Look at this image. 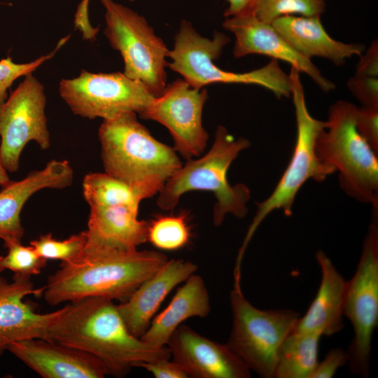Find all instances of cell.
I'll return each mask as SVG.
<instances>
[{"mask_svg":"<svg viewBox=\"0 0 378 378\" xmlns=\"http://www.w3.org/2000/svg\"><path fill=\"white\" fill-rule=\"evenodd\" d=\"M113 300L87 297L70 302L48 330L46 340L88 353L106 374L127 375L136 363L169 359L168 347L155 348L134 336Z\"/></svg>","mask_w":378,"mask_h":378,"instance_id":"obj_1","label":"cell"},{"mask_svg":"<svg viewBox=\"0 0 378 378\" xmlns=\"http://www.w3.org/2000/svg\"><path fill=\"white\" fill-rule=\"evenodd\" d=\"M168 260L155 251L85 246L79 258L62 262L48 277L43 295L52 306L87 297L122 302Z\"/></svg>","mask_w":378,"mask_h":378,"instance_id":"obj_2","label":"cell"},{"mask_svg":"<svg viewBox=\"0 0 378 378\" xmlns=\"http://www.w3.org/2000/svg\"><path fill=\"white\" fill-rule=\"evenodd\" d=\"M98 136L105 172L135 188L144 199L158 194L182 165L175 150L155 139L134 112L103 120Z\"/></svg>","mask_w":378,"mask_h":378,"instance_id":"obj_3","label":"cell"},{"mask_svg":"<svg viewBox=\"0 0 378 378\" xmlns=\"http://www.w3.org/2000/svg\"><path fill=\"white\" fill-rule=\"evenodd\" d=\"M250 146L248 139L235 138L224 126H218L206 153L198 159L188 160L166 181L158 194L159 208L172 210L185 193L205 190L212 192L216 200L213 212L215 226H220L227 214L244 218L248 213L250 190L244 183L230 185L227 172L239 153Z\"/></svg>","mask_w":378,"mask_h":378,"instance_id":"obj_4","label":"cell"},{"mask_svg":"<svg viewBox=\"0 0 378 378\" xmlns=\"http://www.w3.org/2000/svg\"><path fill=\"white\" fill-rule=\"evenodd\" d=\"M356 110L344 100L330 106L326 127L316 140V153L323 165L339 173V184L346 195L378 206V154L356 129Z\"/></svg>","mask_w":378,"mask_h":378,"instance_id":"obj_5","label":"cell"},{"mask_svg":"<svg viewBox=\"0 0 378 378\" xmlns=\"http://www.w3.org/2000/svg\"><path fill=\"white\" fill-rule=\"evenodd\" d=\"M291 83L295 120L296 139L289 163L270 195L256 203L257 210L239 249L234 265L240 270L246 248L262 222L273 211L281 209L285 216L293 214V204L299 190L309 179L321 182L333 173L319 160L315 150L316 138L326 127V121L314 118L305 100L300 72L291 67Z\"/></svg>","mask_w":378,"mask_h":378,"instance_id":"obj_6","label":"cell"},{"mask_svg":"<svg viewBox=\"0 0 378 378\" xmlns=\"http://www.w3.org/2000/svg\"><path fill=\"white\" fill-rule=\"evenodd\" d=\"M230 41L222 32L216 31L212 39L203 37L190 22L182 20L174 48L169 50L172 62L168 66L196 89L219 83L251 84L270 90L279 99L291 97L290 76L276 59H272L265 66L248 72L235 73L219 68L214 61L219 58Z\"/></svg>","mask_w":378,"mask_h":378,"instance_id":"obj_7","label":"cell"},{"mask_svg":"<svg viewBox=\"0 0 378 378\" xmlns=\"http://www.w3.org/2000/svg\"><path fill=\"white\" fill-rule=\"evenodd\" d=\"M105 10L104 34L124 61V74L155 97L167 87L169 50L144 17L113 0H99Z\"/></svg>","mask_w":378,"mask_h":378,"instance_id":"obj_8","label":"cell"},{"mask_svg":"<svg viewBox=\"0 0 378 378\" xmlns=\"http://www.w3.org/2000/svg\"><path fill=\"white\" fill-rule=\"evenodd\" d=\"M230 302L232 326L227 346L250 370L262 378H274L279 349L294 329L300 314L256 308L241 288H233Z\"/></svg>","mask_w":378,"mask_h":378,"instance_id":"obj_9","label":"cell"},{"mask_svg":"<svg viewBox=\"0 0 378 378\" xmlns=\"http://www.w3.org/2000/svg\"><path fill=\"white\" fill-rule=\"evenodd\" d=\"M344 316L350 321L354 338L346 351L352 373L368 377L372 334L378 323V206L371 220L352 278L346 281Z\"/></svg>","mask_w":378,"mask_h":378,"instance_id":"obj_10","label":"cell"},{"mask_svg":"<svg viewBox=\"0 0 378 378\" xmlns=\"http://www.w3.org/2000/svg\"><path fill=\"white\" fill-rule=\"evenodd\" d=\"M59 94L75 115L90 120L111 119L126 112L140 115L155 97L141 83L123 72L84 69L75 78L62 79Z\"/></svg>","mask_w":378,"mask_h":378,"instance_id":"obj_11","label":"cell"},{"mask_svg":"<svg viewBox=\"0 0 378 378\" xmlns=\"http://www.w3.org/2000/svg\"><path fill=\"white\" fill-rule=\"evenodd\" d=\"M46 105L44 86L32 73L0 103V159L8 172L18 171L22 152L29 141L42 150L50 148Z\"/></svg>","mask_w":378,"mask_h":378,"instance_id":"obj_12","label":"cell"},{"mask_svg":"<svg viewBox=\"0 0 378 378\" xmlns=\"http://www.w3.org/2000/svg\"><path fill=\"white\" fill-rule=\"evenodd\" d=\"M207 99L206 88H194L178 78L154 97L139 116L167 127L173 138L174 149L188 160L201 155L207 144L209 135L202 125Z\"/></svg>","mask_w":378,"mask_h":378,"instance_id":"obj_13","label":"cell"},{"mask_svg":"<svg viewBox=\"0 0 378 378\" xmlns=\"http://www.w3.org/2000/svg\"><path fill=\"white\" fill-rule=\"evenodd\" d=\"M223 27L235 36V58L254 54L266 55L304 73L325 92L336 88L335 83L326 78L311 59L298 52L271 23L259 20L252 13L227 18Z\"/></svg>","mask_w":378,"mask_h":378,"instance_id":"obj_14","label":"cell"},{"mask_svg":"<svg viewBox=\"0 0 378 378\" xmlns=\"http://www.w3.org/2000/svg\"><path fill=\"white\" fill-rule=\"evenodd\" d=\"M167 346L173 360L193 378H249L251 370L227 344L211 340L180 325Z\"/></svg>","mask_w":378,"mask_h":378,"instance_id":"obj_15","label":"cell"},{"mask_svg":"<svg viewBox=\"0 0 378 378\" xmlns=\"http://www.w3.org/2000/svg\"><path fill=\"white\" fill-rule=\"evenodd\" d=\"M8 281L0 275V357L9 344L20 340L46 339L48 330L62 309L46 314L36 312L24 297L43 295L45 286L36 288L31 277L14 275Z\"/></svg>","mask_w":378,"mask_h":378,"instance_id":"obj_16","label":"cell"},{"mask_svg":"<svg viewBox=\"0 0 378 378\" xmlns=\"http://www.w3.org/2000/svg\"><path fill=\"white\" fill-rule=\"evenodd\" d=\"M16 358L43 378H103V365L93 356L42 338L13 342L7 346Z\"/></svg>","mask_w":378,"mask_h":378,"instance_id":"obj_17","label":"cell"},{"mask_svg":"<svg viewBox=\"0 0 378 378\" xmlns=\"http://www.w3.org/2000/svg\"><path fill=\"white\" fill-rule=\"evenodd\" d=\"M74 172L66 160H52L44 168L29 172L18 181H10L0 190V239L4 243L20 241L24 229L20 214L27 200L45 189H64L71 185Z\"/></svg>","mask_w":378,"mask_h":378,"instance_id":"obj_18","label":"cell"},{"mask_svg":"<svg viewBox=\"0 0 378 378\" xmlns=\"http://www.w3.org/2000/svg\"><path fill=\"white\" fill-rule=\"evenodd\" d=\"M197 266L182 259L168 260L144 281L118 310L129 331L140 338L148 328L155 314L174 288L184 282Z\"/></svg>","mask_w":378,"mask_h":378,"instance_id":"obj_19","label":"cell"},{"mask_svg":"<svg viewBox=\"0 0 378 378\" xmlns=\"http://www.w3.org/2000/svg\"><path fill=\"white\" fill-rule=\"evenodd\" d=\"M321 270V283L316 295L293 330L317 332L331 336L343 329V307L346 281L321 250L315 255Z\"/></svg>","mask_w":378,"mask_h":378,"instance_id":"obj_20","label":"cell"},{"mask_svg":"<svg viewBox=\"0 0 378 378\" xmlns=\"http://www.w3.org/2000/svg\"><path fill=\"white\" fill-rule=\"evenodd\" d=\"M271 24L298 52L309 59L320 57L342 66L347 59L360 56L365 50L363 43H346L332 38L319 16L285 15Z\"/></svg>","mask_w":378,"mask_h":378,"instance_id":"obj_21","label":"cell"},{"mask_svg":"<svg viewBox=\"0 0 378 378\" xmlns=\"http://www.w3.org/2000/svg\"><path fill=\"white\" fill-rule=\"evenodd\" d=\"M127 206H90L85 247L137 249L147 241L148 222Z\"/></svg>","mask_w":378,"mask_h":378,"instance_id":"obj_22","label":"cell"},{"mask_svg":"<svg viewBox=\"0 0 378 378\" xmlns=\"http://www.w3.org/2000/svg\"><path fill=\"white\" fill-rule=\"evenodd\" d=\"M209 294L202 277L195 273L179 287L169 304L155 316L140 337L147 344L166 346L175 330L191 317H206L210 312Z\"/></svg>","mask_w":378,"mask_h":378,"instance_id":"obj_23","label":"cell"},{"mask_svg":"<svg viewBox=\"0 0 378 378\" xmlns=\"http://www.w3.org/2000/svg\"><path fill=\"white\" fill-rule=\"evenodd\" d=\"M317 332L293 330L281 343L276 357L275 378H310L318 361Z\"/></svg>","mask_w":378,"mask_h":378,"instance_id":"obj_24","label":"cell"},{"mask_svg":"<svg viewBox=\"0 0 378 378\" xmlns=\"http://www.w3.org/2000/svg\"><path fill=\"white\" fill-rule=\"evenodd\" d=\"M82 188L90 207L127 206L139 210L140 202L144 200L135 188L106 172L86 174Z\"/></svg>","mask_w":378,"mask_h":378,"instance_id":"obj_25","label":"cell"},{"mask_svg":"<svg viewBox=\"0 0 378 378\" xmlns=\"http://www.w3.org/2000/svg\"><path fill=\"white\" fill-rule=\"evenodd\" d=\"M190 237V228L184 214L160 216L148 223L147 241L159 249H179L188 243Z\"/></svg>","mask_w":378,"mask_h":378,"instance_id":"obj_26","label":"cell"},{"mask_svg":"<svg viewBox=\"0 0 378 378\" xmlns=\"http://www.w3.org/2000/svg\"><path fill=\"white\" fill-rule=\"evenodd\" d=\"M326 7V0H258L251 13L259 20L272 23L285 15L321 17Z\"/></svg>","mask_w":378,"mask_h":378,"instance_id":"obj_27","label":"cell"},{"mask_svg":"<svg viewBox=\"0 0 378 378\" xmlns=\"http://www.w3.org/2000/svg\"><path fill=\"white\" fill-rule=\"evenodd\" d=\"M86 241L85 230L64 240H57L52 237L51 233H47L31 241L29 244L40 257L46 260H59L62 262H69L81 255Z\"/></svg>","mask_w":378,"mask_h":378,"instance_id":"obj_28","label":"cell"},{"mask_svg":"<svg viewBox=\"0 0 378 378\" xmlns=\"http://www.w3.org/2000/svg\"><path fill=\"white\" fill-rule=\"evenodd\" d=\"M8 252L0 255V274L10 270L14 275L31 277L39 274L47 265L46 259L40 257L30 245L24 246L20 241L4 243Z\"/></svg>","mask_w":378,"mask_h":378,"instance_id":"obj_29","label":"cell"},{"mask_svg":"<svg viewBox=\"0 0 378 378\" xmlns=\"http://www.w3.org/2000/svg\"><path fill=\"white\" fill-rule=\"evenodd\" d=\"M70 36L61 38L54 50L48 54L41 56L34 61L27 63H16L9 56L0 60V103L6 100L10 89L14 81L22 76L33 73L41 64L50 59L67 42Z\"/></svg>","mask_w":378,"mask_h":378,"instance_id":"obj_30","label":"cell"},{"mask_svg":"<svg viewBox=\"0 0 378 378\" xmlns=\"http://www.w3.org/2000/svg\"><path fill=\"white\" fill-rule=\"evenodd\" d=\"M355 122L358 133L378 154V107H357Z\"/></svg>","mask_w":378,"mask_h":378,"instance_id":"obj_31","label":"cell"},{"mask_svg":"<svg viewBox=\"0 0 378 378\" xmlns=\"http://www.w3.org/2000/svg\"><path fill=\"white\" fill-rule=\"evenodd\" d=\"M346 85L362 106L378 107V78L356 74Z\"/></svg>","mask_w":378,"mask_h":378,"instance_id":"obj_32","label":"cell"},{"mask_svg":"<svg viewBox=\"0 0 378 378\" xmlns=\"http://www.w3.org/2000/svg\"><path fill=\"white\" fill-rule=\"evenodd\" d=\"M347 363L346 351L340 347L334 348L322 361L318 363L310 378H332L337 370Z\"/></svg>","mask_w":378,"mask_h":378,"instance_id":"obj_33","label":"cell"},{"mask_svg":"<svg viewBox=\"0 0 378 378\" xmlns=\"http://www.w3.org/2000/svg\"><path fill=\"white\" fill-rule=\"evenodd\" d=\"M134 367L146 369L155 378H188L184 370L176 362L169 359H161L157 361L136 363Z\"/></svg>","mask_w":378,"mask_h":378,"instance_id":"obj_34","label":"cell"},{"mask_svg":"<svg viewBox=\"0 0 378 378\" xmlns=\"http://www.w3.org/2000/svg\"><path fill=\"white\" fill-rule=\"evenodd\" d=\"M360 57L356 74L378 78V42L374 40Z\"/></svg>","mask_w":378,"mask_h":378,"instance_id":"obj_35","label":"cell"},{"mask_svg":"<svg viewBox=\"0 0 378 378\" xmlns=\"http://www.w3.org/2000/svg\"><path fill=\"white\" fill-rule=\"evenodd\" d=\"M228 6L224 12L226 18L251 13L258 0H226Z\"/></svg>","mask_w":378,"mask_h":378,"instance_id":"obj_36","label":"cell"},{"mask_svg":"<svg viewBox=\"0 0 378 378\" xmlns=\"http://www.w3.org/2000/svg\"><path fill=\"white\" fill-rule=\"evenodd\" d=\"M10 181L8 172L4 167L0 159V186L2 187Z\"/></svg>","mask_w":378,"mask_h":378,"instance_id":"obj_37","label":"cell"}]
</instances>
